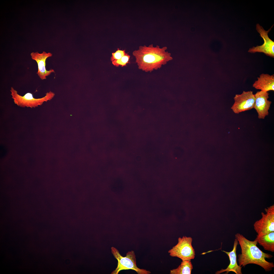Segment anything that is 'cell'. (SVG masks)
Here are the masks:
<instances>
[{
    "label": "cell",
    "mask_w": 274,
    "mask_h": 274,
    "mask_svg": "<svg viewBox=\"0 0 274 274\" xmlns=\"http://www.w3.org/2000/svg\"><path fill=\"white\" fill-rule=\"evenodd\" d=\"M167 49L166 46L161 48L151 44L140 46L138 50L133 52L132 54L139 69L146 72H151L160 68L172 60L171 53L166 51Z\"/></svg>",
    "instance_id": "1"
},
{
    "label": "cell",
    "mask_w": 274,
    "mask_h": 274,
    "mask_svg": "<svg viewBox=\"0 0 274 274\" xmlns=\"http://www.w3.org/2000/svg\"><path fill=\"white\" fill-rule=\"evenodd\" d=\"M241 248V253L238 255L239 265L242 267L249 264L258 265L266 271H269L274 267L273 262L267 261L266 259L273 257L271 254L261 250L257 246V242L254 240H248L242 234L237 233L235 235Z\"/></svg>",
    "instance_id": "2"
},
{
    "label": "cell",
    "mask_w": 274,
    "mask_h": 274,
    "mask_svg": "<svg viewBox=\"0 0 274 274\" xmlns=\"http://www.w3.org/2000/svg\"><path fill=\"white\" fill-rule=\"evenodd\" d=\"M111 252L114 258L118 261L117 266L111 274H118L120 271L123 270L131 269L135 271L138 274H149L151 273L149 271L139 268L136 264V256L134 251L132 250L128 252L125 257L122 256L118 250L115 248L112 247Z\"/></svg>",
    "instance_id": "3"
},
{
    "label": "cell",
    "mask_w": 274,
    "mask_h": 274,
    "mask_svg": "<svg viewBox=\"0 0 274 274\" xmlns=\"http://www.w3.org/2000/svg\"><path fill=\"white\" fill-rule=\"evenodd\" d=\"M10 91L12 98L15 104L21 107H26L31 108L37 107L42 105L44 102L50 100L55 95L54 93L50 91L47 93L44 97L36 98L34 97L32 93L29 92L27 93L23 96H21L12 87L11 88Z\"/></svg>",
    "instance_id": "4"
},
{
    "label": "cell",
    "mask_w": 274,
    "mask_h": 274,
    "mask_svg": "<svg viewBox=\"0 0 274 274\" xmlns=\"http://www.w3.org/2000/svg\"><path fill=\"white\" fill-rule=\"evenodd\" d=\"M178 241V243L168 251L169 255L178 258L182 260L191 261L194 259L195 252L192 245V238L183 236L179 237Z\"/></svg>",
    "instance_id": "5"
},
{
    "label": "cell",
    "mask_w": 274,
    "mask_h": 274,
    "mask_svg": "<svg viewBox=\"0 0 274 274\" xmlns=\"http://www.w3.org/2000/svg\"><path fill=\"white\" fill-rule=\"evenodd\" d=\"M266 213H261L262 217L253 225L254 229L257 234L256 237L262 236L274 231V206L265 209Z\"/></svg>",
    "instance_id": "6"
},
{
    "label": "cell",
    "mask_w": 274,
    "mask_h": 274,
    "mask_svg": "<svg viewBox=\"0 0 274 274\" xmlns=\"http://www.w3.org/2000/svg\"><path fill=\"white\" fill-rule=\"evenodd\" d=\"M234 103L231 108L238 114L253 108L255 99L253 92L243 91L241 94H236L234 98Z\"/></svg>",
    "instance_id": "7"
},
{
    "label": "cell",
    "mask_w": 274,
    "mask_h": 274,
    "mask_svg": "<svg viewBox=\"0 0 274 274\" xmlns=\"http://www.w3.org/2000/svg\"><path fill=\"white\" fill-rule=\"evenodd\" d=\"M273 26V25L268 31H266L259 24H256V30L260 33V36L263 39L264 43L261 45H257L250 48L248 51V52L263 53L267 56L274 58V42L269 38L268 35V32Z\"/></svg>",
    "instance_id": "8"
},
{
    "label": "cell",
    "mask_w": 274,
    "mask_h": 274,
    "mask_svg": "<svg viewBox=\"0 0 274 274\" xmlns=\"http://www.w3.org/2000/svg\"><path fill=\"white\" fill-rule=\"evenodd\" d=\"M269 94L268 92L262 91L257 92L254 94L255 101L253 107L258 114L259 119H264L268 115L271 101L268 100Z\"/></svg>",
    "instance_id": "9"
},
{
    "label": "cell",
    "mask_w": 274,
    "mask_h": 274,
    "mask_svg": "<svg viewBox=\"0 0 274 274\" xmlns=\"http://www.w3.org/2000/svg\"><path fill=\"white\" fill-rule=\"evenodd\" d=\"M31 58L37 62L38 66V70L37 74L42 80L46 79V77L51 73H55L54 70L51 69L49 70H46V61L47 58L52 56V54L50 53H47L43 51L41 53L38 52H32L30 54Z\"/></svg>",
    "instance_id": "10"
},
{
    "label": "cell",
    "mask_w": 274,
    "mask_h": 274,
    "mask_svg": "<svg viewBox=\"0 0 274 274\" xmlns=\"http://www.w3.org/2000/svg\"><path fill=\"white\" fill-rule=\"evenodd\" d=\"M238 243L237 239L235 238L234 241L233 248L231 251L228 252L225 251H222L228 256L230 263L226 269H222L220 270L217 271L216 272V274H219L225 272H226V274H227L231 271L233 272L236 274H242V267L238 265L237 260L236 250Z\"/></svg>",
    "instance_id": "11"
},
{
    "label": "cell",
    "mask_w": 274,
    "mask_h": 274,
    "mask_svg": "<svg viewBox=\"0 0 274 274\" xmlns=\"http://www.w3.org/2000/svg\"><path fill=\"white\" fill-rule=\"evenodd\" d=\"M252 85V87L256 89L267 92L270 91H274V75L262 74L257 77Z\"/></svg>",
    "instance_id": "12"
},
{
    "label": "cell",
    "mask_w": 274,
    "mask_h": 274,
    "mask_svg": "<svg viewBox=\"0 0 274 274\" xmlns=\"http://www.w3.org/2000/svg\"><path fill=\"white\" fill-rule=\"evenodd\" d=\"M255 240L262 246L265 250L272 252H274V231L262 236L256 237Z\"/></svg>",
    "instance_id": "13"
},
{
    "label": "cell",
    "mask_w": 274,
    "mask_h": 274,
    "mask_svg": "<svg viewBox=\"0 0 274 274\" xmlns=\"http://www.w3.org/2000/svg\"><path fill=\"white\" fill-rule=\"evenodd\" d=\"M193 266L191 261L182 260L176 268L171 270L170 274H191Z\"/></svg>",
    "instance_id": "14"
},
{
    "label": "cell",
    "mask_w": 274,
    "mask_h": 274,
    "mask_svg": "<svg viewBox=\"0 0 274 274\" xmlns=\"http://www.w3.org/2000/svg\"><path fill=\"white\" fill-rule=\"evenodd\" d=\"M130 56L127 54H125L119 59L115 60L112 62V64L116 67L121 66L122 67L126 66L129 62Z\"/></svg>",
    "instance_id": "15"
},
{
    "label": "cell",
    "mask_w": 274,
    "mask_h": 274,
    "mask_svg": "<svg viewBox=\"0 0 274 274\" xmlns=\"http://www.w3.org/2000/svg\"><path fill=\"white\" fill-rule=\"evenodd\" d=\"M126 54L124 50H121L118 48L115 52L112 53V55L110 58L112 62L115 60L119 59Z\"/></svg>",
    "instance_id": "16"
},
{
    "label": "cell",
    "mask_w": 274,
    "mask_h": 274,
    "mask_svg": "<svg viewBox=\"0 0 274 274\" xmlns=\"http://www.w3.org/2000/svg\"><path fill=\"white\" fill-rule=\"evenodd\" d=\"M7 150L6 148H0V155L1 157H3L6 154Z\"/></svg>",
    "instance_id": "17"
}]
</instances>
